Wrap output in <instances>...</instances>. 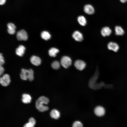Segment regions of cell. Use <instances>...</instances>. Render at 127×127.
Segmentation results:
<instances>
[{"mask_svg":"<svg viewBox=\"0 0 127 127\" xmlns=\"http://www.w3.org/2000/svg\"><path fill=\"white\" fill-rule=\"evenodd\" d=\"M51 66L53 68L57 70L59 69L60 67L59 62L57 61H53L52 64Z\"/></svg>","mask_w":127,"mask_h":127,"instance_id":"20","label":"cell"},{"mask_svg":"<svg viewBox=\"0 0 127 127\" xmlns=\"http://www.w3.org/2000/svg\"><path fill=\"white\" fill-rule=\"evenodd\" d=\"M120 1L122 3H125L127 1V0H120Z\"/></svg>","mask_w":127,"mask_h":127,"instance_id":"28","label":"cell"},{"mask_svg":"<svg viewBox=\"0 0 127 127\" xmlns=\"http://www.w3.org/2000/svg\"><path fill=\"white\" fill-rule=\"evenodd\" d=\"M7 26L8 29H15L16 27L14 24L12 23H9L8 24Z\"/></svg>","mask_w":127,"mask_h":127,"instance_id":"22","label":"cell"},{"mask_svg":"<svg viewBox=\"0 0 127 127\" xmlns=\"http://www.w3.org/2000/svg\"><path fill=\"white\" fill-rule=\"evenodd\" d=\"M20 75L23 80H27L28 79L29 81H32L34 79L33 71L31 69L28 70L22 69Z\"/></svg>","mask_w":127,"mask_h":127,"instance_id":"2","label":"cell"},{"mask_svg":"<svg viewBox=\"0 0 127 127\" xmlns=\"http://www.w3.org/2000/svg\"><path fill=\"white\" fill-rule=\"evenodd\" d=\"M59 52V50L55 48H51L48 51V54L51 57H55L56 54Z\"/></svg>","mask_w":127,"mask_h":127,"instance_id":"18","label":"cell"},{"mask_svg":"<svg viewBox=\"0 0 127 127\" xmlns=\"http://www.w3.org/2000/svg\"><path fill=\"white\" fill-rule=\"evenodd\" d=\"M108 49L115 52H117L119 49V45L116 43L112 41L109 42L107 44Z\"/></svg>","mask_w":127,"mask_h":127,"instance_id":"6","label":"cell"},{"mask_svg":"<svg viewBox=\"0 0 127 127\" xmlns=\"http://www.w3.org/2000/svg\"><path fill=\"white\" fill-rule=\"evenodd\" d=\"M22 101L24 103H30L31 101L32 98L29 95L27 94H23L22 95Z\"/></svg>","mask_w":127,"mask_h":127,"instance_id":"14","label":"cell"},{"mask_svg":"<svg viewBox=\"0 0 127 127\" xmlns=\"http://www.w3.org/2000/svg\"><path fill=\"white\" fill-rule=\"evenodd\" d=\"M10 82V76L8 74L3 75L0 78V83L3 86H7L9 84Z\"/></svg>","mask_w":127,"mask_h":127,"instance_id":"3","label":"cell"},{"mask_svg":"<svg viewBox=\"0 0 127 127\" xmlns=\"http://www.w3.org/2000/svg\"><path fill=\"white\" fill-rule=\"evenodd\" d=\"M115 34L117 36H122L124 33V31L121 26H116L115 28Z\"/></svg>","mask_w":127,"mask_h":127,"instance_id":"17","label":"cell"},{"mask_svg":"<svg viewBox=\"0 0 127 127\" xmlns=\"http://www.w3.org/2000/svg\"><path fill=\"white\" fill-rule=\"evenodd\" d=\"M29 122L32 123L34 126L36 123V121L35 119L32 117L30 118L29 119Z\"/></svg>","mask_w":127,"mask_h":127,"instance_id":"25","label":"cell"},{"mask_svg":"<svg viewBox=\"0 0 127 127\" xmlns=\"http://www.w3.org/2000/svg\"><path fill=\"white\" fill-rule=\"evenodd\" d=\"M25 49V48L24 46L20 45L16 49V54L20 56H22L24 53Z\"/></svg>","mask_w":127,"mask_h":127,"instance_id":"13","label":"cell"},{"mask_svg":"<svg viewBox=\"0 0 127 127\" xmlns=\"http://www.w3.org/2000/svg\"><path fill=\"white\" fill-rule=\"evenodd\" d=\"M50 115L52 118L55 119H59L60 115L59 111L56 109L52 110L50 112Z\"/></svg>","mask_w":127,"mask_h":127,"instance_id":"15","label":"cell"},{"mask_svg":"<svg viewBox=\"0 0 127 127\" xmlns=\"http://www.w3.org/2000/svg\"><path fill=\"white\" fill-rule=\"evenodd\" d=\"M30 60L32 64L36 66L39 65L41 63V60L40 58L35 56H32L31 57Z\"/></svg>","mask_w":127,"mask_h":127,"instance_id":"12","label":"cell"},{"mask_svg":"<svg viewBox=\"0 0 127 127\" xmlns=\"http://www.w3.org/2000/svg\"><path fill=\"white\" fill-rule=\"evenodd\" d=\"M72 61L71 59L67 56H64L61 60V64L64 68H67L71 64Z\"/></svg>","mask_w":127,"mask_h":127,"instance_id":"4","label":"cell"},{"mask_svg":"<svg viewBox=\"0 0 127 127\" xmlns=\"http://www.w3.org/2000/svg\"><path fill=\"white\" fill-rule=\"evenodd\" d=\"M16 37L19 40H26L28 38V34L24 30L18 31L17 33Z\"/></svg>","mask_w":127,"mask_h":127,"instance_id":"5","label":"cell"},{"mask_svg":"<svg viewBox=\"0 0 127 127\" xmlns=\"http://www.w3.org/2000/svg\"><path fill=\"white\" fill-rule=\"evenodd\" d=\"M33 124L30 122H28L24 124V127H33L34 126Z\"/></svg>","mask_w":127,"mask_h":127,"instance_id":"24","label":"cell"},{"mask_svg":"<svg viewBox=\"0 0 127 127\" xmlns=\"http://www.w3.org/2000/svg\"><path fill=\"white\" fill-rule=\"evenodd\" d=\"M6 2V0H0V4L2 5L4 4Z\"/></svg>","mask_w":127,"mask_h":127,"instance_id":"27","label":"cell"},{"mask_svg":"<svg viewBox=\"0 0 127 127\" xmlns=\"http://www.w3.org/2000/svg\"><path fill=\"white\" fill-rule=\"evenodd\" d=\"M4 71V69L2 66H0V75L1 76Z\"/></svg>","mask_w":127,"mask_h":127,"instance_id":"26","label":"cell"},{"mask_svg":"<svg viewBox=\"0 0 127 127\" xmlns=\"http://www.w3.org/2000/svg\"><path fill=\"white\" fill-rule=\"evenodd\" d=\"M94 113L95 115L99 117H101L104 115L105 113L104 108L101 106L96 107L94 109Z\"/></svg>","mask_w":127,"mask_h":127,"instance_id":"8","label":"cell"},{"mask_svg":"<svg viewBox=\"0 0 127 127\" xmlns=\"http://www.w3.org/2000/svg\"><path fill=\"white\" fill-rule=\"evenodd\" d=\"M77 20L81 26H84L87 24L86 19L85 17L83 16H79L78 17Z\"/></svg>","mask_w":127,"mask_h":127,"instance_id":"16","label":"cell"},{"mask_svg":"<svg viewBox=\"0 0 127 127\" xmlns=\"http://www.w3.org/2000/svg\"><path fill=\"white\" fill-rule=\"evenodd\" d=\"M112 32V31L109 28L107 27L103 28L101 31V33L102 36L103 37L108 36L111 35Z\"/></svg>","mask_w":127,"mask_h":127,"instance_id":"11","label":"cell"},{"mask_svg":"<svg viewBox=\"0 0 127 127\" xmlns=\"http://www.w3.org/2000/svg\"><path fill=\"white\" fill-rule=\"evenodd\" d=\"M4 63V61L2 54L0 53V66H2Z\"/></svg>","mask_w":127,"mask_h":127,"instance_id":"23","label":"cell"},{"mask_svg":"<svg viewBox=\"0 0 127 127\" xmlns=\"http://www.w3.org/2000/svg\"><path fill=\"white\" fill-rule=\"evenodd\" d=\"M73 38L76 41H81L83 40V36L82 34L79 31H75L72 35Z\"/></svg>","mask_w":127,"mask_h":127,"instance_id":"10","label":"cell"},{"mask_svg":"<svg viewBox=\"0 0 127 127\" xmlns=\"http://www.w3.org/2000/svg\"><path fill=\"white\" fill-rule=\"evenodd\" d=\"M74 65L77 69L79 70L82 71L85 67L86 64L83 61L78 60H76L75 62Z\"/></svg>","mask_w":127,"mask_h":127,"instance_id":"7","label":"cell"},{"mask_svg":"<svg viewBox=\"0 0 127 127\" xmlns=\"http://www.w3.org/2000/svg\"><path fill=\"white\" fill-rule=\"evenodd\" d=\"M72 126L73 127H82L83 125L80 122L76 121L73 123Z\"/></svg>","mask_w":127,"mask_h":127,"instance_id":"21","label":"cell"},{"mask_svg":"<svg viewBox=\"0 0 127 127\" xmlns=\"http://www.w3.org/2000/svg\"><path fill=\"white\" fill-rule=\"evenodd\" d=\"M83 10L84 12L88 15H92L94 12V9L93 7L90 4H87L84 6Z\"/></svg>","mask_w":127,"mask_h":127,"instance_id":"9","label":"cell"},{"mask_svg":"<svg viewBox=\"0 0 127 127\" xmlns=\"http://www.w3.org/2000/svg\"><path fill=\"white\" fill-rule=\"evenodd\" d=\"M49 102V100L48 98L43 96H40L36 101V107L39 111L44 112L47 111L49 109L48 107L44 105L48 104Z\"/></svg>","mask_w":127,"mask_h":127,"instance_id":"1","label":"cell"},{"mask_svg":"<svg viewBox=\"0 0 127 127\" xmlns=\"http://www.w3.org/2000/svg\"><path fill=\"white\" fill-rule=\"evenodd\" d=\"M41 36L43 39L45 40H48L51 37V36L49 33L45 31H42L41 33Z\"/></svg>","mask_w":127,"mask_h":127,"instance_id":"19","label":"cell"}]
</instances>
